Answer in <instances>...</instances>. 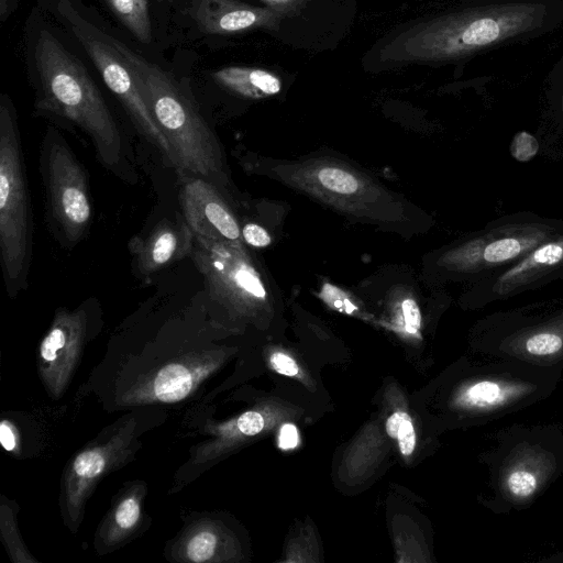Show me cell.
<instances>
[{"label":"cell","mask_w":563,"mask_h":563,"mask_svg":"<svg viewBox=\"0 0 563 563\" xmlns=\"http://www.w3.org/2000/svg\"><path fill=\"white\" fill-rule=\"evenodd\" d=\"M34 55L37 108L79 128L91 140L99 162L118 174L124 163L121 133L84 65L45 29L38 32Z\"/></svg>","instance_id":"cell-1"},{"label":"cell","mask_w":563,"mask_h":563,"mask_svg":"<svg viewBox=\"0 0 563 563\" xmlns=\"http://www.w3.org/2000/svg\"><path fill=\"white\" fill-rule=\"evenodd\" d=\"M545 7L515 2L464 10L421 22L380 49L384 62L452 60L541 25Z\"/></svg>","instance_id":"cell-2"},{"label":"cell","mask_w":563,"mask_h":563,"mask_svg":"<svg viewBox=\"0 0 563 563\" xmlns=\"http://www.w3.org/2000/svg\"><path fill=\"white\" fill-rule=\"evenodd\" d=\"M113 43L128 62L139 89L168 141L179 176L211 180L220 169L218 144L207 122L178 82L124 43Z\"/></svg>","instance_id":"cell-3"},{"label":"cell","mask_w":563,"mask_h":563,"mask_svg":"<svg viewBox=\"0 0 563 563\" xmlns=\"http://www.w3.org/2000/svg\"><path fill=\"white\" fill-rule=\"evenodd\" d=\"M33 213L16 110L0 98V255L7 292L27 288L33 253Z\"/></svg>","instance_id":"cell-4"},{"label":"cell","mask_w":563,"mask_h":563,"mask_svg":"<svg viewBox=\"0 0 563 563\" xmlns=\"http://www.w3.org/2000/svg\"><path fill=\"white\" fill-rule=\"evenodd\" d=\"M40 175L48 229L63 247L70 250L86 238L91 225L89 179L67 141L53 129L41 143Z\"/></svg>","instance_id":"cell-5"},{"label":"cell","mask_w":563,"mask_h":563,"mask_svg":"<svg viewBox=\"0 0 563 563\" xmlns=\"http://www.w3.org/2000/svg\"><path fill=\"white\" fill-rule=\"evenodd\" d=\"M57 9L139 133L157 147L172 165L168 141L143 99L131 67L115 47L113 37L85 20L68 0H60Z\"/></svg>","instance_id":"cell-6"},{"label":"cell","mask_w":563,"mask_h":563,"mask_svg":"<svg viewBox=\"0 0 563 563\" xmlns=\"http://www.w3.org/2000/svg\"><path fill=\"white\" fill-rule=\"evenodd\" d=\"M179 201L183 218L195 236L236 241L239 224L208 179L181 176Z\"/></svg>","instance_id":"cell-7"},{"label":"cell","mask_w":563,"mask_h":563,"mask_svg":"<svg viewBox=\"0 0 563 563\" xmlns=\"http://www.w3.org/2000/svg\"><path fill=\"white\" fill-rule=\"evenodd\" d=\"M87 323V312L82 308L73 311L62 308L41 342L40 358L44 377L56 391L64 387L79 355Z\"/></svg>","instance_id":"cell-8"},{"label":"cell","mask_w":563,"mask_h":563,"mask_svg":"<svg viewBox=\"0 0 563 563\" xmlns=\"http://www.w3.org/2000/svg\"><path fill=\"white\" fill-rule=\"evenodd\" d=\"M190 14L198 29L209 35H233L253 30L277 31L284 19L267 7L240 0H191Z\"/></svg>","instance_id":"cell-9"},{"label":"cell","mask_w":563,"mask_h":563,"mask_svg":"<svg viewBox=\"0 0 563 563\" xmlns=\"http://www.w3.org/2000/svg\"><path fill=\"white\" fill-rule=\"evenodd\" d=\"M549 235V231L539 225L498 228L460 251L459 261L468 268L493 267L528 254Z\"/></svg>","instance_id":"cell-10"},{"label":"cell","mask_w":563,"mask_h":563,"mask_svg":"<svg viewBox=\"0 0 563 563\" xmlns=\"http://www.w3.org/2000/svg\"><path fill=\"white\" fill-rule=\"evenodd\" d=\"M194 244L195 235L185 220L164 219L146 238L132 239L130 249L139 272L148 276L190 256Z\"/></svg>","instance_id":"cell-11"},{"label":"cell","mask_w":563,"mask_h":563,"mask_svg":"<svg viewBox=\"0 0 563 563\" xmlns=\"http://www.w3.org/2000/svg\"><path fill=\"white\" fill-rule=\"evenodd\" d=\"M561 263H563V236L544 241L500 275L494 290L499 295H506Z\"/></svg>","instance_id":"cell-12"},{"label":"cell","mask_w":563,"mask_h":563,"mask_svg":"<svg viewBox=\"0 0 563 563\" xmlns=\"http://www.w3.org/2000/svg\"><path fill=\"white\" fill-rule=\"evenodd\" d=\"M121 444L110 442L104 446L85 450L75 457L67 484L70 510L79 511L91 486L111 463Z\"/></svg>","instance_id":"cell-13"},{"label":"cell","mask_w":563,"mask_h":563,"mask_svg":"<svg viewBox=\"0 0 563 563\" xmlns=\"http://www.w3.org/2000/svg\"><path fill=\"white\" fill-rule=\"evenodd\" d=\"M212 78L220 86L251 98L274 96L282 90L280 78L264 68L228 66L214 71Z\"/></svg>","instance_id":"cell-14"},{"label":"cell","mask_w":563,"mask_h":563,"mask_svg":"<svg viewBox=\"0 0 563 563\" xmlns=\"http://www.w3.org/2000/svg\"><path fill=\"white\" fill-rule=\"evenodd\" d=\"M522 383L503 379H482L467 386L460 395V404L475 410L490 411L506 406L528 394Z\"/></svg>","instance_id":"cell-15"},{"label":"cell","mask_w":563,"mask_h":563,"mask_svg":"<svg viewBox=\"0 0 563 563\" xmlns=\"http://www.w3.org/2000/svg\"><path fill=\"white\" fill-rule=\"evenodd\" d=\"M199 373L180 364L163 368L155 377L154 395L162 401H176L188 395Z\"/></svg>","instance_id":"cell-16"},{"label":"cell","mask_w":563,"mask_h":563,"mask_svg":"<svg viewBox=\"0 0 563 563\" xmlns=\"http://www.w3.org/2000/svg\"><path fill=\"white\" fill-rule=\"evenodd\" d=\"M124 26L142 43L152 41V26L146 0H107Z\"/></svg>","instance_id":"cell-17"},{"label":"cell","mask_w":563,"mask_h":563,"mask_svg":"<svg viewBox=\"0 0 563 563\" xmlns=\"http://www.w3.org/2000/svg\"><path fill=\"white\" fill-rule=\"evenodd\" d=\"M318 179L327 189L342 195L357 190V179L349 172L336 167H324L318 173Z\"/></svg>","instance_id":"cell-18"},{"label":"cell","mask_w":563,"mask_h":563,"mask_svg":"<svg viewBox=\"0 0 563 563\" xmlns=\"http://www.w3.org/2000/svg\"><path fill=\"white\" fill-rule=\"evenodd\" d=\"M563 338L553 331H541L530 335L525 342L526 351L536 356H548L560 352Z\"/></svg>","instance_id":"cell-19"},{"label":"cell","mask_w":563,"mask_h":563,"mask_svg":"<svg viewBox=\"0 0 563 563\" xmlns=\"http://www.w3.org/2000/svg\"><path fill=\"white\" fill-rule=\"evenodd\" d=\"M217 548V537L209 530L194 534L186 547V555L192 562H206L211 559Z\"/></svg>","instance_id":"cell-20"},{"label":"cell","mask_w":563,"mask_h":563,"mask_svg":"<svg viewBox=\"0 0 563 563\" xmlns=\"http://www.w3.org/2000/svg\"><path fill=\"white\" fill-rule=\"evenodd\" d=\"M509 493L517 498H528L537 490L538 479L527 470L518 468L509 473L506 479Z\"/></svg>","instance_id":"cell-21"},{"label":"cell","mask_w":563,"mask_h":563,"mask_svg":"<svg viewBox=\"0 0 563 563\" xmlns=\"http://www.w3.org/2000/svg\"><path fill=\"white\" fill-rule=\"evenodd\" d=\"M141 516L140 501L134 496L124 498L114 512V522L119 530L126 531L132 529Z\"/></svg>","instance_id":"cell-22"},{"label":"cell","mask_w":563,"mask_h":563,"mask_svg":"<svg viewBox=\"0 0 563 563\" xmlns=\"http://www.w3.org/2000/svg\"><path fill=\"white\" fill-rule=\"evenodd\" d=\"M509 151L516 161L528 162L538 153L539 143L532 134L521 131L514 136Z\"/></svg>","instance_id":"cell-23"},{"label":"cell","mask_w":563,"mask_h":563,"mask_svg":"<svg viewBox=\"0 0 563 563\" xmlns=\"http://www.w3.org/2000/svg\"><path fill=\"white\" fill-rule=\"evenodd\" d=\"M284 18L298 15L310 0H260Z\"/></svg>","instance_id":"cell-24"},{"label":"cell","mask_w":563,"mask_h":563,"mask_svg":"<svg viewBox=\"0 0 563 563\" xmlns=\"http://www.w3.org/2000/svg\"><path fill=\"white\" fill-rule=\"evenodd\" d=\"M264 423L263 416L256 411H247L240 416L236 421L239 431L245 435L260 433L264 428Z\"/></svg>","instance_id":"cell-25"},{"label":"cell","mask_w":563,"mask_h":563,"mask_svg":"<svg viewBox=\"0 0 563 563\" xmlns=\"http://www.w3.org/2000/svg\"><path fill=\"white\" fill-rule=\"evenodd\" d=\"M398 445L404 455H410L415 449L416 435L410 417L400 426L397 433Z\"/></svg>","instance_id":"cell-26"},{"label":"cell","mask_w":563,"mask_h":563,"mask_svg":"<svg viewBox=\"0 0 563 563\" xmlns=\"http://www.w3.org/2000/svg\"><path fill=\"white\" fill-rule=\"evenodd\" d=\"M244 240L256 247H263L271 243V236L265 229L258 224L249 223L242 230Z\"/></svg>","instance_id":"cell-27"},{"label":"cell","mask_w":563,"mask_h":563,"mask_svg":"<svg viewBox=\"0 0 563 563\" xmlns=\"http://www.w3.org/2000/svg\"><path fill=\"white\" fill-rule=\"evenodd\" d=\"M402 312L406 324V330L410 333H416L420 328L421 316L418 305L412 299H406L402 302Z\"/></svg>","instance_id":"cell-28"},{"label":"cell","mask_w":563,"mask_h":563,"mask_svg":"<svg viewBox=\"0 0 563 563\" xmlns=\"http://www.w3.org/2000/svg\"><path fill=\"white\" fill-rule=\"evenodd\" d=\"M271 364L276 372L286 376H295L299 371L296 362L290 356L279 352L271 356Z\"/></svg>","instance_id":"cell-29"},{"label":"cell","mask_w":563,"mask_h":563,"mask_svg":"<svg viewBox=\"0 0 563 563\" xmlns=\"http://www.w3.org/2000/svg\"><path fill=\"white\" fill-rule=\"evenodd\" d=\"M299 435L297 428L291 423H285L279 431V448L282 450H290L297 446Z\"/></svg>","instance_id":"cell-30"},{"label":"cell","mask_w":563,"mask_h":563,"mask_svg":"<svg viewBox=\"0 0 563 563\" xmlns=\"http://www.w3.org/2000/svg\"><path fill=\"white\" fill-rule=\"evenodd\" d=\"M16 440L15 429L7 421H2L0 424V441L2 446L7 451H13L16 448Z\"/></svg>","instance_id":"cell-31"},{"label":"cell","mask_w":563,"mask_h":563,"mask_svg":"<svg viewBox=\"0 0 563 563\" xmlns=\"http://www.w3.org/2000/svg\"><path fill=\"white\" fill-rule=\"evenodd\" d=\"M409 418V415L402 411L393 413L386 422V431L390 438L397 439V433L401 423Z\"/></svg>","instance_id":"cell-32"},{"label":"cell","mask_w":563,"mask_h":563,"mask_svg":"<svg viewBox=\"0 0 563 563\" xmlns=\"http://www.w3.org/2000/svg\"><path fill=\"white\" fill-rule=\"evenodd\" d=\"M12 2H14V0H0V18L2 22L13 10Z\"/></svg>","instance_id":"cell-33"},{"label":"cell","mask_w":563,"mask_h":563,"mask_svg":"<svg viewBox=\"0 0 563 563\" xmlns=\"http://www.w3.org/2000/svg\"><path fill=\"white\" fill-rule=\"evenodd\" d=\"M562 110H563V97H562Z\"/></svg>","instance_id":"cell-34"}]
</instances>
